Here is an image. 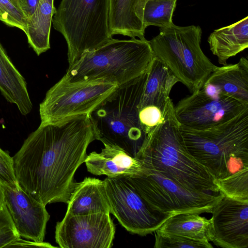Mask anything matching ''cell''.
Masks as SVG:
<instances>
[{"label": "cell", "instance_id": "6da1fadb", "mask_svg": "<svg viewBox=\"0 0 248 248\" xmlns=\"http://www.w3.org/2000/svg\"><path fill=\"white\" fill-rule=\"evenodd\" d=\"M95 140L88 115L40 125L13 157L18 184L45 206L67 203L76 183L74 175Z\"/></svg>", "mask_w": 248, "mask_h": 248}, {"label": "cell", "instance_id": "7a4b0ae2", "mask_svg": "<svg viewBox=\"0 0 248 248\" xmlns=\"http://www.w3.org/2000/svg\"><path fill=\"white\" fill-rule=\"evenodd\" d=\"M175 112L146 136L136 157L189 190L219 193L214 177L187 151Z\"/></svg>", "mask_w": 248, "mask_h": 248}, {"label": "cell", "instance_id": "3957f363", "mask_svg": "<svg viewBox=\"0 0 248 248\" xmlns=\"http://www.w3.org/2000/svg\"><path fill=\"white\" fill-rule=\"evenodd\" d=\"M154 56L146 39H111L84 53L61 78L68 83L98 82L122 86L148 70Z\"/></svg>", "mask_w": 248, "mask_h": 248}, {"label": "cell", "instance_id": "277c9868", "mask_svg": "<svg viewBox=\"0 0 248 248\" xmlns=\"http://www.w3.org/2000/svg\"><path fill=\"white\" fill-rule=\"evenodd\" d=\"M147 71L118 86L89 114L96 140L104 144L117 146L133 157L136 156L146 137L140 123L139 113Z\"/></svg>", "mask_w": 248, "mask_h": 248}, {"label": "cell", "instance_id": "5b68a950", "mask_svg": "<svg viewBox=\"0 0 248 248\" xmlns=\"http://www.w3.org/2000/svg\"><path fill=\"white\" fill-rule=\"evenodd\" d=\"M199 26H178L173 23L160 28L149 41L155 57L161 61L191 93L203 86L216 65L201 48Z\"/></svg>", "mask_w": 248, "mask_h": 248}, {"label": "cell", "instance_id": "8992f818", "mask_svg": "<svg viewBox=\"0 0 248 248\" xmlns=\"http://www.w3.org/2000/svg\"><path fill=\"white\" fill-rule=\"evenodd\" d=\"M108 1L61 0L52 23L66 42L69 66L113 38L108 28Z\"/></svg>", "mask_w": 248, "mask_h": 248}, {"label": "cell", "instance_id": "52a82bcc", "mask_svg": "<svg viewBox=\"0 0 248 248\" xmlns=\"http://www.w3.org/2000/svg\"><path fill=\"white\" fill-rule=\"evenodd\" d=\"M179 128L187 151L214 180L225 177L231 155H248V110L209 128L194 129L180 124Z\"/></svg>", "mask_w": 248, "mask_h": 248}, {"label": "cell", "instance_id": "ba28073f", "mask_svg": "<svg viewBox=\"0 0 248 248\" xmlns=\"http://www.w3.org/2000/svg\"><path fill=\"white\" fill-rule=\"evenodd\" d=\"M142 166L140 174L127 177L147 203L161 214L211 213L223 195L186 189L152 168Z\"/></svg>", "mask_w": 248, "mask_h": 248}, {"label": "cell", "instance_id": "9c48e42d", "mask_svg": "<svg viewBox=\"0 0 248 248\" xmlns=\"http://www.w3.org/2000/svg\"><path fill=\"white\" fill-rule=\"evenodd\" d=\"M118 87L98 82L68 83L61 79L48 90L40 104V125L89 115Z\"/></svg>", "mask_w": 248, "mask_h": 248}, {"label": "cell", "instance_id": "30bf717a", "mask_svg": "<svg viewBox=\"0 0 248 248\" xmlns=\"http://www.w3.org/2000/svg\"><path fill=\"white\" fill-rule=\"evenodd\" d=\"M103 181L110 213L130 233L151 234L172 216L152 209L127 177H107Z\"/></svg>", "mask_w": 248, "mask_h": 248}, {"label": "cell", "instance_id": "8fae6325", "mask_svg": "<svg viewBox=\"0 0 248 248\" xmlns=\"http://www.w3.org/2000/svg\"><path fill=\"white\" fill-rule=\"evenodd\" d=\"M248 110V103L231 97L210 94L202 89L181 100L174 106L180 125L203 129L227 121Z\"/></svg>", "mask_w": 248, "mask_h": 248}, {"label": "cell", "instance_id": "7c38bea8", "mask_svg": "<svg viewBox=\"0 0 248 248\" xmlns=\"http://www.w3.org/2000/svg\"><path fill=\"white\" fill-rule=\"evenodd\" d=\"M115 227L109 213L65 214L56 226L55 240L62 248H110Z\"/></svg>", "mask_w": 248, "mask_h": 248}, {"label": "cell", "instance_id": "4fadbf2b", "mask_svg": "<svg viewBox=\"0 0 248 248\" xmlns=\"http://www.w3.org/2000/svg\"><path fill=\"white\" fill-rule=\"evenodd\" d=\"M211 213L210 241L223 248L248 247V201L223 194Z\"/></svg>", "mask_w": 248, "mask_h": 248}, {"label": "cell", "instance_id": "5bb4252c", "mask_svg": "<svg viewBox=\"0 0 248 248\" xmlns=\"http://www.w3.org/2000/svg\"><path fill=\"white\" fill-rule=\"evenodd\" d=\"M2 187L4 204L20 237L43 242L50 217L46 206L23 190L19 185L11 187L2 184Z\"/></svg>", "mask_w": 248, "mask_h": 248}, {"label": "cell", "instance_id": "9a60e30c", "mask_svg": "<svg viewBox=\"0 0 248 248\" xmlns=\"http://www.w3.org/2000/svg\"><path fill=\"white\" fill-rule=\"evenodd\" d=\"M100 153L93 152L85 160L89 172L108 177H131L140 174L142 169L140 161L120 147L104 144Z\"/></svg>", "mask_w": 248, "mask_h": 248}, {"label": "cell", "instance_id": "2e32d148", "mask_svg": "<svg viewBox=\"0 0 248 248\" xmlns=\"http://www.w3.org/2000/svg\"><path fill=\"white\" fill-rule=\"evenodd\" d=\"M201 89L232 97L248 103V60L242 57L235 64L216 66Z\"/></svg>", "mask_w": 248, "mask_h": 248}, {"label": "cell", "instance_id": "e0dca14e", "mask_svg": "<svg viewBox=\"0 0 248 248\" xmlns=\"http://www.w3.org/2000/svg\"><path fill=\"white\" fill-rule=\"evenodd\" d=\"M147 0H109L108 23L111 36L121 34L145 39L143 23Z\"/></svg>", "mask_w": 248, "mask_h": 248}, {"label": "cell", "instance_id": "ac0fdd59", "mask_svg": "<svg viewBox=\"0 0 248 248\" xmlns=\"http://www.w3.org/2000/svg\"><path fill=\"white\" fill-rule=\"evenodd\" d=\"M67 204L66 213L73 215L110 213L104 182L95 178L76 183Z\"/></svg>", "mask_w": 248, "mask_h": 248}, {"label": "cell", "instance_id": "d6986e66", "mask_svg": "<svg viewBox=\"0 0 248 248\" xmlns=\"http://www.w3.org/2000/svg\"><path fill=\"white\" fill-rule=\"evenodd\" d=\"M207 41L210 50L217 57L218 62L226 65L228 59L248 47V16L214 30Z\"/></svg>", "mask_w": 248, "mask_h": 248}, {"label": "cell", "instance_id": "ffe728a7", "mask_svg": "<svg viewBox=\"0 0 248 248\" xmlns=\"http://www.w3.org/2000/svg\"><path fill=\"white\" fill-rule=\"evenodd\" d=\"M0 91L5 99L15 104L23 115L32 110L24 78L16 69L0 42Z\"/></svg>", "mask_w": 248, "mask_h": 248}, {"label": "cell", "instance_id": "44dd1931", "mask_svg": "<svg viewBox=\"0 0 248 248\" xmlns=\"http://www.w3.org/2000/svg\"><path fill=\"white\" fill-rule=\"evenodd\" d=\"M179 80L159 59L154 57L147 71L145 84L139 109L154 105L165 108L172 101L170 93Z\"/></svg>", "mask_w": 248, "mask_h": 248}, {"label": "cell", "instance_id": "7402d4cb", "mask_svg": "<svg viewBox=\"0 0 248 248\" xmlns=\"http://www.w3.org/2000/svg\"><path fill=\"white\" fill-rule=\"evenodd\" d=\"M156 231L164 235H178L193 239L210 241V219L195 213H184L169 217Z\"/></svg>", "mask_w": 248, "mask_h": 248}, {"label": "cell", "instance_id": "603a6c76", "mask_svg": "<svg viewBox=\"0 0 248 248\" xmlns=\"http://www.w3.org/2000/svg\"><path fill=\"white\" fill-rule=\"evenodd\" d=\"M56 10L54 0H40L33 14L27 19L24 32L38 56L50 48L51 26Z\"/></svg>", "mask_w": 248, "mask_h": 248}, {"label": "cell", "instance_id": "cb8c5ba5", "mask_svg": "<svg viewBox=\"0 0 248 248\" xmlns=\"http://www.w3.org/2000/svg\"><path fill=\"white\" fill-rule=\"evenodd\" d=\"M177 0H147L144 8V28L155 26L166 27L173 23L172 17Z\"/></svg>", "mask_w": 248, "mask_h": 248}, {"label": "cell", "instance_id": "d4e9b609", "mask_svg": "<svg viewBox=\"0 0 248 248\" xmlns=\"http://www.w3.org/2000/svg\"><path fill=\"white\" fill-rule=\"evenodd\" d=\"M219 192L232 199L248 201V168L225 178L214 180Z\"/></svg>", "mask_w": 248, "mask_h": 248}, {"label": "cell", "instance_id": "484cf974", "mask_svg": "<svg viewBox=\"0 0 248 248\" xmlns=\"http://www.w3.org/2000/svg\"><path fill=\"white\" fill-rule=\"evenodd\" d=\"M173 112L174 106L172 102L165 108L149 105L140 108L139 113L140 123L146 135L152 133Z\"/></svg>", "mask_w": 248, "mask_h": 248}, {"label": "cell", "instance_id": "4316f807", "mask_svg": "<svg viewBox=\"0 0 248 248\" xmlns=\"http://www.w3.org/2000/svg\"><path fill=\"white\" fill-rule=\"evenodd\" d=\"M155 248H213L209 241H201L178 235H164L156 231Z\"/></svg>", "mask_w": 248, "mask_h": 248}, {"label": "cell", "instance_id": "83f0119b", "mask_svg": "<svg viewBox=\"0 0 248 248\" xmlns=\"http://www.w3.org/2000/svg\"><path fill=\"white\" fill-rule=\"evenodd\" d=\"M0 20L8 26L18 28L24 32L27 18L16 0H0Z\"/></svg>", "mask_w": 248, "mask_h": 248}, {"label": "cell", "instance_id": "f1b7e54d", "mask_svg": "<svg viewBox=\"0 0 248 248\" xmlns=\"http://www.w3.org/2000/svg\"><path fill=\"white\" fill-rule=\"evenodd\" d=\"M19 238L21 237L4 205L0 208V248H6Z\"/></svg>", "mask_w": 248, "mask_h": 248}, {"label": "cell", "instance_id": "f546056e", "mask_svg": "<svg viewBox=\"0 0 248 248\" xmlns=\"http://www.w3.org/2000/svg\"><path fill=\"white\" fill-rule=\"evenodd\" d=\"M0 181L3 185L11 187L18 185L15 174L13 157L0 147Z\"/></svg>", "mask_w": 248, "mask_h": 248}, {"label": "cell", "instance_id": "4dcf8cb0", "mask_svg": "<svg viewBox=\"0 0 248 248\" xmlns=\"http://www.w3.org/2000/svg\"><path fill=\"white\" fill-rule=\"evenodd\" d=\"M10 247H38L55 248L50 244L43 242H36L32 240H25L19 238L10 244L6 248Z\"/></svg>", "mask_w": 248, "mask_h": 248}, {"label": "cell", "instance_id": "1f68e13d", "mask_svg": "<svg viewBox=\"0 0 248 248\" xmlns=\"http://www.w3.org/2000/svg\"><path fill=\"white\" fill-rule=\"evenodd\" d=\"M21 10L29 18L36 9L40 0H16Z\"/></svg>", "mask_w": 248, "mask_h": 248}, {"label": "cell", "instance_id": "d6a6232c", "mask_svg": "<svg viewBox=\"0 0 248 248\" xmlns=\"http://www.w3.org/2000/svg\"><path fill=\"white\" fill-rule=\"evenodd\" d=\"M4 205V193L2 184L0 181V208Z\"/></svg>", "mask_w": 248, "mask_h": 248}]
</instances>
